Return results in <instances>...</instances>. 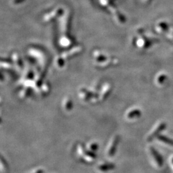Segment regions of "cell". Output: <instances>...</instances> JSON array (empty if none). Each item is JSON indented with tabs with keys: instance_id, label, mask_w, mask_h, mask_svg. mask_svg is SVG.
Returning <instances> with one entry per match:
<instances>
[{
	"instance_id": "6da1fadb",
	"label": "cell",
	"mask_w": 173,
	"mask_h": 173,
	"mask_svg": "<svg viewBox=\"0 0 173 173\" xmlns=\"http://www.w3.org/2000/svg\"><path fill=\"white\" fill-rule=\"evenodd\" d=\"M148 155L150 158V160L152 164L155 165V167H162L164 164L162 158L160 155L158 153V151L152 146L148 148Z\"/></svg>"
},
{
	"instance_id": "7a4b0ae2",
	"label": "cell",
	"mask_w": 173,
	"mask_h": 173,
	"mask_svg": "<svg viewBox=\"0 0 173 173\" xmlns=\"http://www.w3.org/2000/svg\"><path fill=\"white\" fill-rule=\"evenodd\" d=\"M167 124L165 122H160L156 124L155 128H153L151 131V132L148 135L147 137V140L148 141H151L155 137H157L158 134H160L161 132L166 128Z\"/></svg>"
},
{
	"instance_id": "3957f363",
	"label": "cell",
	"mask_w": 173,
	"mask_h": 173,
	"mask_svg": "<svg viewBox=\"0 0 173 173\" xmlns=\"http://www.w3.org/2000/svg\"><path fill=\"white\" fill-rule=\"evenodd\" d=\"M167 81V77L165 75H160L156 79V84L158 86H164Z\"/></svg>"
},
{
	"instance_id": "277c9868",
	"label": "cell",
	"mask_w": 173,
	"mask_h": 173,
	"mask_svg": "<svg viewBox=\"0 0 173 173\" xmlns=\"http://www.w3.org/2000/svg\"><path fill=\"white\" fill-rule=\"evenodd\" d=\"M170 163L171 165H173V156L170 158Z\"/></svg>"
}]
</instances>
